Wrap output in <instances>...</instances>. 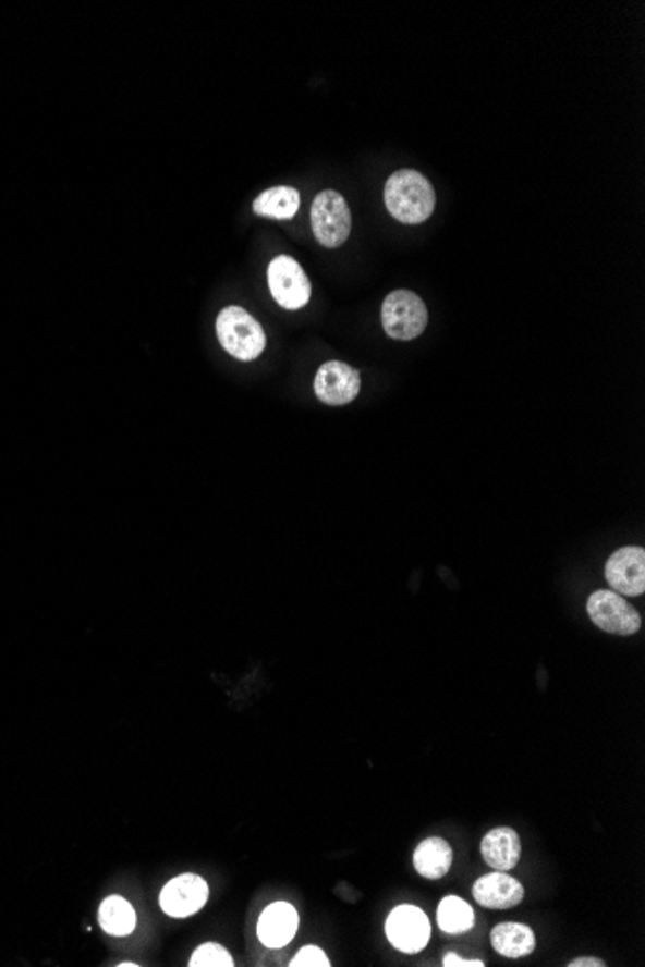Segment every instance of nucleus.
Returning a JSON list of instances; mask_svg holds the SVG:
<instances>
[{"mask_svg":"<svg viewBox=\"0 0 645 967\" xmlns=\"http://www.w3.org/2000/svg\"><path fill=\"white\" fill-rule=\"evenodd\" d=\"M297 931V911L289 902H275L265 909L259 923L257 937L269 948L287 946Z\"/></svg>","mask_w":645,"mask_h":967,"instance_id":"12","label":"nucleus"},{"mask_svg":"<svg viewBox=\"0 0 645 967\" xmlns=\"http://www.w3.org/2000/svg\"><path fill=\"white\" fill-rule=\"evenodd\" d=\"M491 944L504 958H526L535 951V934L524 923H501L491 931Z\"/></svg>","mask_w":645,"mask_h":967,"instance_id":"14","label":"nucleus"},{"mask_svg":"<svg viewBox=\"0 0 645 967\" xmlns=\"http://www.w3.org/2000/svg\"><path fill=\"white\" fill-rule=\"evenodd\" d=\"M360 387V374L344 362H327L315 375V396L327 406H346L356 399Z\"/></svg>","mask_w":645,"mask_h":967,"instance_id":"8","label":"nucleus"},{"mask_svg":"<svg viewBox=\"0 0 645 967\" xmlns=\"http://www.w3.org/2000/svg\"><path fill=\"white\" fill-rule=\"evenodd\" d=\"M452 866V848L442 839H425L414 852V867L417 873L429 881L442 879Z\"/></svg>","mask_w":645,"mask_h":967,"instance_id":"15","label":"nucleus"},{"mask_svg":"<svg viewBox=\"0 0 645 967\" xmlns=\"http://www.w3.org/2000/svg\"><path fill=\"white\" fill-rule=\"evenodd\" d=\"M522 842L519 832L510 827H499L485 834L482 841V856L485 864L495 871H512L519 866Z\"/></svg>","mask_w":645,"mask_h":967,"instance_id":"13","label":"nucleus"},{"mask_svg":"<svg viewBox=\"0 0 645 967\" xmlns=\"http://www.w3.org/2000/svg\"><path fill=\"white\" fill-rule=\"evenodd\" d=\"M102 931L114 937H126L136 929V911L122 896H109L99 908Z\"/></svg>","mask_w":645,"mask_h":967,"instance_id":"17","label":"nucleus"},{"mask_svg":"<svg viewBox=\"0 0 645 967\" xmlns=\"http://www.w3.org/2000/svg\"><path fill=\"white\" fill-rule=\"evenodd\" d=\"M215 331L222 348L240 362H254L267 346L264 327L239 306L224 307L217 315Z\"/></svg>","mask_w":645,"mask_h":967,"instance_id":"2","label":"nucleus"},{"mask_svg":"<svg viewBox=\"0 0 645 967\" xmlns=\"http://www.w3.org/2000/svg\"><path fill=\"white\" fill-rule=\"evenodd\" d=\"M604 959L592 958V956H584V958H576L570 962L569 967H605Z\"/></svg>","mask_w":645,"mask_h":967,"instance_id":"22","label":"nucleus"},{"mask_svg":"<svg viewBox=\"0 0 645 967\" xmlns=\"http://www.w3.org/2000/svg\"><path fill=\"white\" fill-rule=\"evenodd\" d=\"M120 967H137V964H132V962H126V964H120Z\"/></svg>","mask_w":645,"mask_h":967,"instance_id":"23","label":"nucleus"},{"mask_svg":"<svg viewBox=\"0 0 645 967\" xmlns=\"http://www.w3.org/2000/svg\"><path fill=\"white\" fill-rule=\"evenodd\" d=\"M300 209V194L294 187H271L257 196L254 201V212L259 217L275 219V221H290L294 219Z\"/></svg>","mask_w":645,"mask_h":967,"instance_id":"16","label":"nucleus"},{"mask_svg":"<svg viewBox=\"0 0 645 967\" xmlns=\"http://www.w3.org/2000/svg\"><path fill=\"white\" fill-rule=\"evenodd\" d=\"M312 229L325 247H340L350 236L352 215L346 199L334 189L319 192L312 205Z\"/></svg>","mask_w":645,"mask_h":967,"instance_id":"4","label":"nucleus"},{"mask_svg":"<svg viewBox=\"0 0 645 967\" xmlns=\"http://www.w3.org/2000/svg\"><path fill=\"white\" fill-rule=\"evenodd\" d=\"M209 898V886L199 874L186 873L165 884L161 908L170 917H190L204 908Z\"/></svg>","mask_w":645,"mask_h":967,"instance_id":"10","label":"nucleus"},{"mask_svg":"<svg viewBox=\"0 0 645 967\" xmlns=\"http://www.w3.org/2000/svg\"><path fill=\"white\" fill-rule=\"evenodd\" d=\"M292 967H329L327 954L317 946H304L290 962Z\"/></svg>","mask_w":645,"mask_h":967,"instance_id":"20","label":"nucleus"},{"mask_svg":"<svg viewBox=\"0 0 645 967\" xmlns=\"http://www.w3.org/2000/svg\"><path fill=\"white\" fill-rule=\"evenodd\" d=\"M387 939L397 951L404 954H417L424 951L431 937L429 919L416 906H399L391 911L385 923Z\"/></svg>","mask_w":645,"mask_h":967,"instance_id":"7","label":"nucleus"},{"mask_svg":"<svg viewBox=\"0 0 645 967\" xmlns=\"http://www.w3.org/2000/svg\"><path fill=\"white\" fill-rule=\"evenodd\" d=\"M437 923L442 933H467L476 923V916L467 902L459 896H447L437 909Z\"/></svg>","mask_w":645,"mask_h":967,"instance_id":"18","label":"nucleus"},{"mask_svg":"<svg viewBox=\"0 0 645 967\" xmlns=\"http://www.w3.org/2000/svg\"><path fill=\"white\" fill-rule=\"evenodd\" d=\"M587 614L597 628L614 636H634L642 628L636 609L607 589H599L587 599Z\"/></svg>","mask_w":645,"mask_h":967,"instance_id":"6","label":"nucleus"},{"mask_svg":"<svg viewBox=\"0 0 645 967\" xmlns=\"http://www.w3.org/2000/svg\"><path fill=\"white\" fill-rule=\"evenodd\" d=\"M442 966L445 967H484L485 964L482 959H464L460 958L459 954H447L445 959H442Z\"/></svg>","mask_w":645,"mask_h":967,"instance_id":"21","label":"nucleus"},{"mask_svg":"<svg viewBox=\"0 0 645 967\" xmlns=\"http://www.w3.org/2000/svg\"><path fill=\"white\" fill-rule=\"evenodd\" d=\"M382 329L397 340L417 339L427 327L424 299L410 290H394L382 302Z\"/></svg>","mask_w":645,"mask_h":967,"instance_id":"3","label":"nucleus"},{"mask_svg":"<svg viewBox=\"0 0 645 967\" xmlns=\"http://www.w3.org/2000/svg\"><path fill=\"white\" fill-rule=\"evenodd\" d=\"M267 282L275 302L290 311L307 306L312 297V284L306 271L290 255H279L272 259L267 269Z\"/></svg>","mask_w":645,"mask_h":967,"instance_id":"5","label":"nucleus"},{"mask_svg":"<svg viewBox=\"0 0 645 967\" xmlns=\"http://www.w3.org/2000/svg\"><path fill=\"white\" fill-rule=\"evenodd\" d=\"M190 966L192 967H232L234 966V959L230 956L229 952L222 948L221 944H215V942H207L204 946H199L196 952H194V956L190 959Z\"/></svg>","mask_w":645,"mask_h":967,"instance_id":"19","label":"nucleus"},{"mask_svg":"<svg viewBox=\"0 0 645 967\" xmlns=\"http://www.w3.org/2000/svg\"><path fill=\"white\" fill-rule=\"evenodd\" d=\"M435 189L417 170H399L385 184V205L397 221L404 224L425 222L435 211Z\"/></svg>","mask_w":645,"mask_h":967,"instance_id":"1","label":"nucleus"},{"mask_svg":"<svg viewBox=\"0 0 645 967\" xmlns=\"http://www.w3.org/2000/svg\"><path fill=\"white\" fill-rule=\"evenodd\" d=\"M474 898L484 908L510 909L524 899V886L504 871H492L477 879Z\"/></svg>","mask_w":645,"mask_h":967,"instance_id":"11","label":"nucleus"},{"mask_svg":"<svg viewBox=\"0 0 645 967\" xmlns=\"http://www.w3.org/2000/svg\"><path fill=\"white\" fill-rule=\"evenodd\" d=\"M605 577L619 595L637 597L645 591V551L642 547H624L612 554L605 566Z\"/></svg>","mask_w":645,"mask_h":967,"instance_id":"9","label":"nucleus"}]
</instances>
